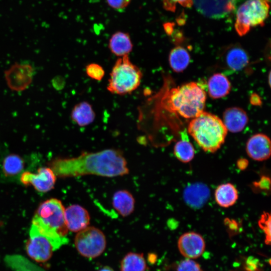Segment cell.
Masks as SVG:
<instances>
[{
	"instance_id": "cell-25",
	"label": "cell",
	"mask_w": 271,
	"mask_h": 271,
	"mask_svg": "<svg viewBox=\"0 0 271 271\" xmlns=\"http://www.w3.org/2000/svg\"><path fill=\"white\" fill-rule=\"evenodd\" d=\"M25 167L24 160L20 156L11 154L3 160L2 171L6 177H17L23 173Z\"/></svg>"
},
{
	"instance_id": "cell-20",
	"label": "cell",
	"mask_w": 271,
	"mask_h": 271,
	"mask_svg": "<svg viewBox=\"0 0 271 271\" xmlns=\"http://www.w3.org/2000/svg\"><path fill=\"white\" fill-rule=\"evenodd\" d=\"M71 118L80 126L91 124L94 120L95 113L91 105L87 101H81L76 104L71 112Z\"/></svg>"
},
{
	"instance_id": "cell-26",
	"label": "cell",
	"mask_w": 271,
	"mask_h": 271,
	"mask_svg": "<svg viewBox=\"0 0 271 271\" xmlns=\"http://www.w3.org/2000/svg\"><path fill=\"white\" fill-rule=\"evenodd\" d=\"M258 225L263 230L265 236V242L270 244V215L268 212H264L258 221Z\"/></svg>"
},
{
	"instance_id": "cell-35",
	"label": "cell",
	"mask_w": 271,
	"mask_h": 271,
	"mask_svg": "<svg viewBox=\"0 0 271 271\" xmlns=\"http://www.w3.org/2000/svg\"><path fill=\"white\" fill-rule=\"evenodd\" d=\"M202 271H203V270H202Z\"/></svg>"
},
{
	"instance_id": "cell-3",
	"label": "cell",
	"mask_w": 271,
	"mask_h": 271,
	"mask_svg": "<svg viewBox=\"0 0 271 271\" xmlns=\"http://www.w3.org/2000/svg\"><path fill=\"white\" fill-rule=\"evenodd\" d=\"M142 77L141 69L131 62L128 55L120 57L112 68L107 89L114 94H129L139 87Z\"/></svg>"
},
{
	"instance_id": "cell-33",
	"label": "cell",
	"mask_w": 271,
	"mask_h": 271,
	"mask_svg": "<svg viewBox=\"0 0 271 271\" xmlns=\"http://www.w3.org/2000/svg\"><path fill=\"white\" fill-rule=\"evenodd\" d=\"M237 167L241 170L245 169L248 165L247 160L244 159H241L239 160L237 163Z\"/></svg>"
},
{
	"instance_id": "cell-29",
	"label": "cell",
	"mask_w": 271,
	"mask_h": 271,
	"mask_svg": "<svg viewBox=\"0 0 271 271\" xmlns=\"http://www.w3.org/2000/svg\"><path fill=\"white\" fill-rule=\"evenodd\" d=\"M163 3L165 10L172 12L175 11L177 3L187 8H190L193 5L192 0H163Z\"/></svg>"
},
{
	"instance_id": "cell-4",
	"label": "cell",
	"mask_w": 271,
	"mask_h": 271,
	"mask_svg": "<svg viewBox=\"0 0 271 271\" xmlns=\"http://www.w3.org/2000/svg\"><path fill=\"white\" fill-rule=\"evenodd\" d=\"M269 4V0H247L240 6L235 22V29L240 36L252 27L263 25L268 16Z\"/></svg>"
},
{
	"instance_id": "cell-14",
	"label": "cell",
	"mask_w": 271,
	"mask_h": 271,
	"mask_svg": "<svg viewBox=\"0 0 271 271\" xmlns=\"http://www.w3.org/2000/svg\"><path fill=\"white\" fill-rule=\"evenodd\" d=\"M225 66L233 71L241 70L249 63V57L245 50L239 44L227 46L221 55Z\"/></svg>"
},
{
	"instance_id": "cell-16",
	"label": "cell",
	"mask_w": 271,
	"mask_h": 271,
	"mask_svg": "<svg viewBox=\"0 0 271 271\" xmlns=\"http://www.w3.org/2000/svg\"><path fill=\"white\" fill-rule=\"evenodd\" d=\"M210 191L207 186L196 183L188 185L184 190L183 198L187 204L193 208H200L208 200Z\"/></svg>"
},
{
	"instance_id": "cell-10",
	"label": "cell",
	"mask_w": 271,
	"mask_h": 271,
	"mask_svg": "<svg viewBox=\"0 0 271 271\" xmlns=\"http://www.w3.org/2000/svg\"><path fill=\"white\" fill-rule=\"evenodd\" d=\"M20 179L23 184L32 185L37 191L45 193L54 188L56 178L51 169L43 167L36 174L28 171L22 173Z\"/></svg>"
},
{
	"instance_id": "cell-12",
	"label": "cell",
	"mask_w": 271,
	"mask_h": 271,
	"mask_svg": "<svg viewBox=\"0 0 271 271\" xmlns=\"http://www.w3.org/2000/svg\"><path fill=\"white\" fill-rule=\"evenodd\" d=\"M64 216L67 227L72 232H78L90 223L89 212L80 205L73 204L65 208Z\"/></svg>"
},
{
	"instance_id": "cell-15",
	"label": "cell",
	"mask_w": 271,
	"mask_h": 271,
	"mask_svg": "<svg viewBox=\"0 0 271 271\" xmlns=\"http://www.w3.org/2000/svg\"><path fill=\"white\" fill-rule=\"evenodd\" d=\"M248 118L242 108L232 107L227 108L223 114V122L227 130L231 132L241 131L246 126Z\"/></svg>"
},
{
	"instance_id": "cell-9",
	"label": "cell",
	"mask_w": 271,
	"mask_h": 271,
	"mask_svg": "<svg viewBox=\"0 0 271 271\" xmlns=\"http://www.w3.org/2000/svg\"><path fill=\"white\" fill-rule=\"evenodd\" d=\"M197 11L213 19L225 17L235 9L236 0H192Z\"/></svg>"
},
{
	"instance_id": "cell-27",
	"label": "cell",
	"mask_w": 271,
	"mask_h": 271,
	"mask_svg": "<svg viewBox=\"0 0 271 271\" xmlns=\"http://www.w3.org/2000/svg\"><path fill=\"white\" fill-rule=\"evenodd\" d=\"M85 69L87 76L93 80L100 81L104 76L105 71L103 68L97 63L88 64Z\"/></svg>"
},
{
	"instance_id": "cell-24",
	"label": "cell",
	"mask_w": 271,
	"mask_h": 271,
	"mask_svg": "<svg viewBox=\"0 0 271 271\" xmlns=\"http://www.w3.org/2000/svg\"><path fill=\"white\" fill-rule=\"evenodd\" d=\"M174 154L178 160L183 163H188L193 159L194 148L185 131L182 132L181 139L176 143Z\"/></svg>"
},
{
	"instance_id": "cell-1",
	"label": "cell",
	"mask_w": 271,
	"mask_h": 271,
	"mask_svg": "<svg viewBox=\"0 0 271 271\" xmlns=\"http://www.w3.org/2000/svg\"><path fill=\"white\" fill-rule=\"evenodd\" d=\"M60 176L96 175L105 177L121 176L129 169L121 151L108 149L96 152H83L77 157L59 159L54 169Z\"/></svg>"
},
{
	"instance_id": "cell-8",
	"label": "cell",
	"mask_w": 271,
	"mask_h": 271,
	"mask_svg": "<svg viewBox=\"0 0 271 271\" xmlns=\"http://www.w3.org/2000/svg\"><path fill=\"white\" fill-rule=\"evenodd\" d=\"M28 255L37 262L48 260L54 251L48 240L40 234L32 224L29 231V238L26 244Z\"/></svg>"
},
{
	"instance_id": "cell-30",
	"label": "cell",
	"mask_w": 271,
	"mask_h": 271,
	"mask_svg": "<svg viewBox=\"0 0 271 271\" xmlns=\"http://www.w3.org/2000/svg\"><path fill=\"white\" fill-rule=\"evenodd\" d=\"M131 0H106L108 6L116 11H122L130 3Z\"/></svg>"
},
{
	"instance_id": "cell-11",
	"label": "cell",
	"mask_w": 271,
	"mask_h": 271,
	"mask_svg": "<svg viewBox=\"0 0 271 271\" xmlns=\"http://www.w3.org/2000/svg\"><path fill=\"white\" fill-rule=\"evenodd\" d=\"M178 247L183 256L186 258L195 259L199 257L204 252L205 242L200 234L188 232L179 237Z\"/></svg>"
},
{
	"instance_id": "cell-18",
	"label": "cell",
	"mask_w": 271,
	"mask_h": 271,
	"mask_svg": "<svg viewBox=\"0 0 271 271\" xmlns=\"http://www.w3.org/2000/svg\"><path fill=\"white\" fill-rule=\"evenodd\" d=\"M112 203L114 209L123 217L130 215L134 209V198L126 190H120L115 192Z\"/></svg>"
},
{
	"instance_id": "cell-22",
	"label": "cell",
	"mask_w": 271,
	"mask_h": 271,
	"mask_svg": "<svg viewBox=\"0 0 271 271\" xmlns=\"http://www.w3.org/2000/svg\"><path fill=\"white\" fill-rule=\"evenodd\" d=\"M148 265L143 253L129 252L120 262V271H146Z\"/></svg>"
},
{
	"instance_id": "cell-7",
	"label": "cell",
	"mask_w": 271,
	"mask_h": 271,
	"mask_svg": "<svg viewBox=\"0 0 271 271\" xmlns=\"http://www.w3.org/2000/svg\"><path fill=\"white\" fill-rule=\"evenodd\" d=\"M34 74V69L30 64L16 63L5 72V77L10 89L22 91L30 85Z\"/></svg>"
},
{
	"instance_id": "cell-34",
	"label": "cell",
	"mask_w": 271,
	"mask_h": 271,
	"mask_svg": "<svg viewBox=\"0 0 271 271\" xmlns=\"http://www.w3.org/2000/svg\"><path fill=\"white\" fill-rule=\"evenodd\" d=\"M97 271H115L111 267L105 265L98 269Z\"/></svg>"
},
{
	"instance_id": "cell-19",
	"label": "cell",
	"mask_w": 271,
	"mask_h": 271,
	"mask_svg": "<svg viewBox=\"0 0 271 271\" xmlns=\"http://www.w3.org/2000/svg\"><path fill=\"white\" fill-rule=\"evenodd\" d=\"M208 92L213 99H218L226 96L231 89V84L228 78L222 73L213 74L207 82Z\"/></svg>"
},
{
	"instance_id": "cell-2",
	"label": "cell",
	"mask_w": 271,
	"mask_h": 271,
	"mask_svg": "<svg viewBox=\"0 0 271 271\" xmlns=\"http://www.w3.org/2000/svg\"><path fill=\"white\" fill-rule=\"evenodd\" d=\"M188 132L204 151L213 153L224 143L227 130L219 117L203 111L190 121Z\"/></svg>"
},
{
	"instance_id": "cell-28",
	"label": "cell",
	"mask_w": 271,
	"mask_h": 271,
	"mask_svg": "<svg viewBox=\"0 0 271 271\" xmlns=\"http://www.w3.org/2000/svg\"><path fill=\"white\" fill-rule=\"evenodd\" d=\"M176 271H202L200 265L193 259L186 258L177 265Z\"/></svg>"
},
{
	"instance_id": "cell-32",
	"label": "cell",
	"mask_w": 271,
	"mask_h": 271,
	"mask_svg": "<svg viewBox=\"0 0 271 271\" xmlns=\"http://www.w3.org/2000/svg\"><path fill=\"white\" fill-rule=\"evenodd\" d=\"M250 102L254 105H260L261 104V100L259 96L255 93H252L250 95Z\"/></svg>"
},
{
	"instance_id": "cell-31",
	"label": "cell",
	"mask_w": 271,
	"mask_h": 271,
	"mask_svg": "<svg viewBox=\"0 0 271 271\" xmlns=\"http://www.w3.org/2000/svg\"><path fill=\"white\" fill-rule=\"evenodd\" d=\"M255 186H257L261 190H267L269 189L270 180L265 176H263L258 182H255Z\"/></svg>"
},
{
	"instance_id": "cell-17",
	"label": "cell",
	"mask_w": 271,
	"mask_h": 271,
	"mask_svg": "<svg viewBox=\"0 0 271 271\" xmlns=\"http://www.w3.org/2000/svg\"><path fill=\"white\" fill-rule=\"evenodd\" d=\"M110 52L118 57L128 55L133 48L129 34L122 31H117L111 36L108 42Z\"/></svg>"
},
{
	"instance_id": "cell-23",
	"label": "cell",
	"mask_w": 271,
	"mask_h": 271,
	"mask_svg": "<svg viewBox=\"0 0 271 271\" xmlns=\"http://www.w3.org/2000/svg\"><path fill=\"white\" fill-rule=\"evenodd\" d=\"M190 62V56L185 48L178 46L171 50L169 55V62L174 72H183L187 67Z\"/></svg>"
},
{
	"instance_id": "cell-6",
	"label": "cell",
	"mask_w": 271,
	"mask_h": 271,
	"mask_svg": "<svg viewBox=\"0 0 271 271\" xmlns=\"http://www.w3.org/2000/svg\"><path fill=\"white\" fill-rule=\"evenodd\" d=\"M64 211L65 208L61 201L51 198L40 205L34 218L56 231L60 236L66 237L68 229L65 222Z\"/></svg>"
},
{
	"instance_id": "cell-5",
	"label": "cell",
	"mask_w": 271,
	"mask_h": 271,
	"mask_svg": "<svg viewBox=\"0 0 271 271\" xmlns=\"http://www.w3.org/2000/svg\"><path fill=\"white\" fill-rule=\"evenodd\" d=\"M75 248L80 255L89 259L100 256L106 247L104 233L99 228L88 226L77 232L74 238Z\"/></svg>"
},
{
	"instance_id": "cell-13",
	"label": "cell",
	"mask_w": 271,
	"mask_h": 271,
	"mask_svg": "<svg viewBox=\"0 0 271 271\" xmlns=\"http://www.w3.org/2000/svg\"><path fill=\"white\" fill-rule=\"evenodd\" d=\"M246 150L247 155L252 159L257 161L266 160L270 155V139L264 134L256 133L248 139Z\"/></svg>"
},
{
	"instance_id": "cell-21",
	"label": "cell",
	"mask_w": 271,
	"mask_h": 271,
	"mask_svg": "<svg viewBox=\"0 0 271 271\" xmlns=\"http://www.w3.org/2000/svg\"><path fill=\"white\" fill-rule=\"evenodd\" d=\"M238 198V191L231 183L221 184L215 191V199L221 207L227 208L234 205Z\"/></svg>"
}]
</instances>
